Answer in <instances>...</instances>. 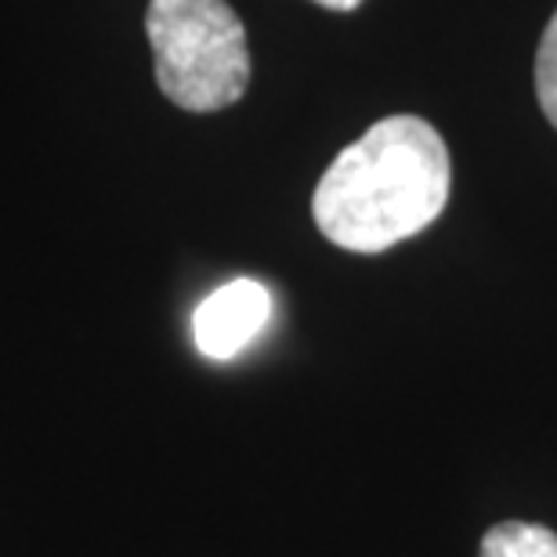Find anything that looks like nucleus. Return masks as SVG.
<instances>
[{
    "mask_svg": "<svg viewBox=\"0 0 557 557\" xmlns=\"http://www.w3.org/2000/svg\"><path fill=\"white\" fill-rule=\"evenodd\" d=\"M449 177V149L428 120L387 116L326 166L311 214L337 247L381 253L442 214Z\"/></svg>",
    "mask_w": 557,
    "mask_h": 557,
    "instance_id": "nucleus-1",
    "label": "nucleus"
},
{
    "mask_svg": "<svg viewBox=\"0 0 557 557\" xmlns=\"http://www.w3.org/2000/svg\"><path fill=\"white\" fill-rule=\"evenodd\" d=\"M156 84L185 113L236 106L250 84L247 29L228 0H149Z\"/></svg>",
    "mask_w": 557,
    "mask_h": 557,
    "instance_id": "nucleus-2",
    "label": "nucleus"
},
{
    "mask_svg": "<svg viewBox=\"0 0 557 557\" xmlns=\"http://www.w3.org/2000/svg\"><path fill=\"white\" fill-rule=\"evenodd\" d=\"M272 315V294L258 278H232L214 289L193 315L196 348L207 359H236L264 330Z\"/></svg>",
    "mask_w": 557,
    "mask_h": 557,
    "instance_id": "nucleus-3",
    "label": "nucleus"
},
{
    "mask_svg": "<svg viewBox=\"0 0 557 557\" xmlns=\"http://www.w3.org/2000/svg\"><path fill=\"white\" fill-rule=\"evenodd\" d=\"M482 557H557V532L532 521H499L482 536Z\"/></svg>",
    "mask_w": 557,
    "mask_h": 557,
    "instance_id": "nucleus-4",
    "label": "nucleus"
},
{
    "mask_svg": "<svg viewBox=\"0 0 557 557\" xmlns=\"http://www.w3.org/2000/svg\"><path fill=\"white\" fill-rule=\"evenodd\" d=\"M536 98L543 116L550 120V127H557V11L550 18V26L543 29L540 51H536Z\"/></svg>",
    "mask_w": 557,
    "mask_h": 557,
    "instance_id": "nucleus-5",
    "label": "nucleus"
},
{
    "mask_svg": "<svg viewBox=\"0 0 557 557\" xmlns=\"http://www.w3.org/2000/svg\"><path fill=\"white\" fill-rule=\"evenodd\" d=\"M315 4L330 8V11H355V8L362 4V0H315Z\"/></svg>",
    "mask_w": 557,
    "mask_h": 557,
    "instance_id": "nucleus-6",
    "label": "nucleus"
}]
</instances>
